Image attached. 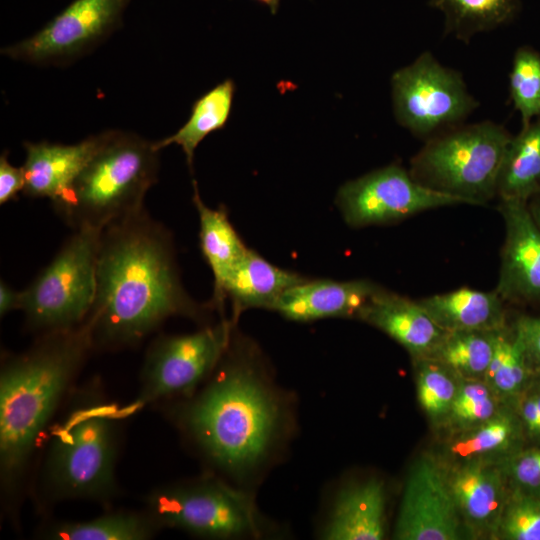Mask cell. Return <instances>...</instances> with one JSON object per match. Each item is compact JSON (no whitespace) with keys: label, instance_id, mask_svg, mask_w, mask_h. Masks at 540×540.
I'll list each match as a JSON object with an SVG mask.
<instances>
[{"label":"cell","instance_id":"obj_1","mask_svg":"<svg viewBox=\"0 0 540 540\" xmlns=\"http://www.w3.org/2000/svg\"><path fill=\"white\" fill-rule=\"evenodd\" d=\"M206 309L181 284L171 234L144 209L102 230L87 317L94 347L135 345L168 318L198 320Z\"/></svg>","mask_w":540,"mask_h":540},{"label":"cell","instance_id":"obj_2","mask_svg":"<svg viewBox=\"0 0 540 540\" xmlns=\"http://www.w3.org/2000/svg\"><path fill=\"white\" fill-rule=\"evenodd\" d=\"M94 348L86 319L80 325L43 333L26 352L6 358L0 373V481L12 497L37 441Z\"/></svg>","mask_w":540,"mask_h":540},{"label":"cell","instance_id":"obj_3","mask_svg":"<svg viewBox=\"0 0 540 540\" xmlns=\"http://www.w3.org/2000/svg\"><path fill=\"white\" fill-rule=\"evenodd\" d=\"M243 352L230 342L212 379L178 412L179 424L202 453L234 474L264 459L281 423L276 395Z\"/></svg>","mask_w":540,"mask_h":540},{"label":"cell","instance_id":"obj_4","mask_svg":"<svg viewBox=\"0 0 540 540\" xmlns=\"http://www.w3.org/2000/svg\"><path fill=\"white\" fill-rule=\"evenodd\" d=\"M159 151L136 133L111 130L69 190L53 203L74 230H103L144 209V198L157 182Z\"/></svg>","mask_w":540,"mask_h":540},{"label":"cell","instance_id":"obj_5","mask_svg":"<svg viewBox=\"0 0 540 540\" xmlns=\"http://www.w3.org/2000/svg\"><path fill=\"white\" fill-rule=\"evenodd\" d=\"M120 408L89 400L52 432L43 480L52 499H105L115 492Z\"/></svg>","mask_w":540,"mask_h":540},{"label":"cell","instance_id":"obj_6","mask_svg":"<svg viewBox=\"0 0 540 540\" xmlns=\"http://www.w3.org/2000/svg\"><path fill=\"white\" fill-rule=\"evenodd\" d=\"M512 136L482 121L430 139L412 161V176L434 190L483 204L496 195L500 167Z\"/></svg>","mask_w":540,"mask_h":540},{"label":"cell","instance_id":"obj_7","mask_svg":"<svg viewBox=\"0 0 540 540\" xmlns=\"http://www.w3.org/2000/svg\"><path fill=\"white\" fill-rule=\"evenodd\" d=\"M102 230H74L50 264L22 291L29 328L43 333L83 323L96 295L97 256Z\"/></svg>","mask_w":540,"mask_h":540},{"label":"cell","instance_id":"obj_8","mask_svg":"<svg viewBox=\"0 0 540 540\" xmlns=\"http://www.w3.org/2000/svg\"><path fill=\"white\" fill-rule=\"evenodd\" d=\"M145 502L160 528L212 539L260 534V517L251 498L214 478L156 488Z\"/></svg>","mask_w":540,"mask_h":540},{"label":"cell","instance_id":"obj_9","mask_svg":"<svg viewBox=\"0 0 540 540\" xmlns=\"http://www.w3.org/2000/svg\"><path fill=\"white\" fill-rule=\"evenodd\" d=\"M231 330V322L223 319L194 333L156 338L144 359L137 397L120 408L123 417L159 400L192 396L226 353Z\"/></svg>","mask_w":540,"mask_h":540},{"label":"cell","instance_id":"obj_10","mask_svg":"<svg viewBox=\"0 0 540 540\" xmlns=\"http://www.w3.org/2000/svg\"><path fill=\"white\" fill-rule=\"evenodd\" d=\"M391 92L397 122L419 137L457 126L478 106L462 75L430 52L394 72Z\"/></svg>","mask_w":540,"mask_h":540},{"label":"cell","instance_id":"obj_11","mask_svg":"<svg viewBox=\"0 0 540 540\" xmlns=\"http://www.w3.org/2000/svg\"><path fill=\"white\" fill-rule=\"evenodd\" d=\"M131 0H74L35 34L1 49L15 61L68 64L92 51L121 25Z\"/></svg>","mask_w":540,"mask_h":540},{"label":"cell","instance_id":"obj_12","mask_svg":"<svg viewBox=\"0 0 540 540\" xmlns=\"http://www.w3.org/2000/svg\"><path fill=\"white\" fill-rule=\"evenodd\" d=\"M336 204L347 224L364 227L467 202L423 185L404 168L393 164L343 184Z\"/></svg>","mask_w":540,"mask_h":540},{"label":"cell","instance_id":"obj_13","mask_svg":"<svg viewBox=\"0 0 540 540\" xmlns=\"http://www.w3.org/2000/svg\"><path fill=\"white\" fill-rule=\"evenodd\" d=\"M462 526L443 467L431 457L420 458L405 482L394 538L457 540Z\"/></svg>","mask_w":540,"mask_h":540},{"label":"cell","instance_id":"obj_14","mask_svg":"<svg viewBox=\"0 0 540 540\" xmlns=\"http://www.w3.org/2000/svg\"><path fill=\"white\" fill-rule=\"evenodd\" d=\"M505 224L496 292L504 301L540 306V228L526 202L501 201Z\"/></svg>","mask_w":540,"mask_h":540},{"label":"cell","instance_id":"obj_15","mask_svg":"<svg viewBox=\"0 0 540 540\" xmlns=\"http://www.w3.org/2000/svg\"><path fill=\"white\" fill-rule=\"evenodd\" d=\"M443 469L463 525L473 536H494L511 491L503 465L479 459Z\"/></svg>","mask_w":540,"mask_h":540},{"label":"cell","instance_id":"obj_16","mask_svg":"<svg viewBox=\"0 0 540 540\" xmlns=\"http://www.w3.org/2000/svg\"><path fill=\"white\" fill-rule=\"evenodd\" d=\"M111 130L91 135L72 145L60 143L24 142L26 159L24 195L48 198L52 203L61 199L89 160L105 143Z\"/></svg>","mask_w":540,"mask_h":540},{"label":"cell","instance_id":"obj_17","mask_svg":"<svg viewBox=\"0 0 540 540\" xmlns=\"http://www.w3.org/2000/svg\"><path fill=\"white\" fill-rule=\"evenodd\" d=\"M379 288L366 279L335 281L307 278L286 290L273 311L298 322L336 317L358 318Z\"/></svg>","mask_w":540,"mask_h":540},{"label":"cell","instance_id":"obj_18","mask_svg":"<svg viewBox=\"0 0 540 540\" xmlns=\"http://www.w3.org/2000/svg\"><path fill=\"white\" fill-rule=\"evenodd\" d=\"M358 319L387 334L415 359L430 357L446 334L418 301L382 287L371 297Z\"/></svg>","mask_w":540,"mask_h":540},{"label":"cell","instance_id":"obj_19","mask_svg":"<svg viewBox=\"0 0 540 540\" xmlns=\"http://www.w3.org/2000/svg\"><path fill=\"white\" fill-rule=\"evenodd\" d=\"M385 535V490L372 478L342 489L325 525L329 540H380Z\"/></svg>","mask_w":540,"mask_h":540},{"label":"cell","instance_id":"obj_20","mask_svg":"<svg viewBox=\"0 0 540 540\" xmlns=\"http://www.w3.org/2000/svg\"><path fill=\"white\" fill-rule=\"evenodd\" d=\"M307 277L273 265L248 249L224 286V299L232 305L233 321L251 308L273 310L281 295Z\"/></svg>","mask_w":540,"mask_h":540},{"label":"cell","instance_id":"obj_21","mask_svg":"<svg viewBox=\"0 0 540 540\" xmlns=\"http://www.w3.org/2000/svg\"><path fill=\"white\" fill-rule=\"evenodd\" d=\"M418 302L446 332L497 331L506 326L504 300L496 291L459 288Z\"/></svg>","mask_w":540,"mask_h":540},{"label":"cell","instance_id":"obj_22","mask_svg":"<svg viewBox=\"0 0 540 540\" xmlns=\"http://www.w3.org/2000/svg\"><path fill=\"white\" fill-rule=\"evenodd\" d=\"M193 188V202L200 222V248L214 280L211 304L222 310L224 286L249 248L231 224L226 210L209 208L200 197L196 181Z\"/></svg>","mask_w":540,"mask_h":540},{"label":"cell","instance_id":"obj_23","mask_svg":"<svg viewBox=\"0 0 540 540\" xmlns=\"http://www.w3.org/2000/svg\"><path fill=\"white\" fill-rule=\"evenodd\" d=\"M540 191V118L512 136L500 167L496 195L501 201L528 200Z\"/></svg>","mask_w":540,"mask_h":540},{"label":"cell","instance_id":"obj_24","mask_svg":"<svg viewBox=\"0 0 540 540\" xmlns=\"http://www.w3.org/2000/svg\"><path fill=\"white\" fill-rule=\"evenodd\" d=\"M236 86L226 79L198 98L191 109L187 122L174 134L153 142L156 150L179 145L192 171L194 153L198 145L214 131L224 128L232 110Z\"/></svg>","mask_w":540,"mask_h":540},{"label":"cell","instance_id":"obj_25","mask_svg":"<svg viewBox=\"0 0 540 540\" xmlns=\"http://www.w3.org/2000/svg\"><path fill=\"white\" fill-rule=\"evenodd\" d=\"M428 4L443 13L444 33L465 43L509 23L519 9V0H429Z\"/></svg>","mask_w":540,"mask_h":540},{"label":"cell","instance_id":"obj_26","mask_svg":"<svg viewBox=\"0 0 540 540\" xmlns=\"http://www.w3.org/2000/svg\"><path fill=\"white\" fill-rule=\"evenodd\" d=\"M524 436L519 418L513 411H499L491 419L465 429L450 446L453 458L462 461L479 460L493 453L518 450Z\"/></svg>","mask_w":540,"mask_h":540},{"label":"cell","instance_id":"obj_27","mask_svg":"<svg viewBox=\"0 0 540 540\" xmlns=\"http://www.w3.org/2000/svg\"><path fill=\"white\" fill-rule=\"evenodd\" d=\"M160 529L148 512H113L81 522L51 526L45 536L58 540H146Z\"/></svg>","mask_w":540,"mask_h":540},{"label":"cell","instance_id":"obj_28","mask_svg":"<svg viewBox=\"0 0 540 540\" xmlns=\"http://www.w3.org/2000/svg\"><path fill=\"white\" fill-rule=\"evenodd\" d=\"M534 372L514 325L496 332L491 361L483 381L501 399L514 400L530 385Z\"/></svg>","mask_w":540,"mask_h":540},{"label":"cell","instance_id":"obj_29","mask_svg":"<svg viewBox=\"0 0 540 540\" xmlns=\"http://www.w3.org/2000/svg\"><path fill=\"white\" fill-rule=\"evenodd\" d=\"M497 331L446 332L428 358L439 361L460 379L483 380L493 355Z\"/></svg>","mask_w":540,"mask_h":540},{"label":"cell","instance_id":"obj_30","mask_svg":"<svg viewBox=\"0 0 540 540\" xmlns=\"http://www.w3.org/2000/svg\"><path fill=\"white\" fill-rule=\"evenodd\" d=\"M509 88L523 125L540 118V54L533 48L523 46L515 52Z\"/></svg>","mask_w":540,"mask_h":540},{"label":"cell","instance_id":"obj_31","mask_svg":"<svg viewBox=\"0 0 540 540\" xmlns=\"http://www.w3.org/2000/svg\"><path fill=\"white\" fill-rule=\"evenodd\" d=\"M417 361V396L432 419L447 416L458 390L457 378L448 367L432 358Z\"/></svg>","mask_w":540,"mask_h":540},{"label":"cell","instance_id":"obj_32","mask_svg":"<svg viewBox=\"0 0 540 540\" xmlns=\"http://www.w3.org/2000/svg\"><path fill=\"white\" fill-rule=\"evenodd\" d=\"M461 382L447 415L453 424L467 429L499 412V397L483 380L461 379Z\"/></svg>","mask_w":540,"mask_h":540},{"label":"cell","instance_id":"obj_33","mask_svg":"<svg viewBox=\"0 0 540 540\" xmlns=\"http://www.w3.org/2000/svg\"><path fill=\"white\" fill-rule=\"evenodd\" d=\"M540 540V498L511 489L493 538Z\"/></svg>","mask_w":540,"mask_h":540},{"label":"cell","instance_id":"obj_34","mask_svg":"<svg viewBox=\"0 0 540 540\" xmlns=\"http://www.w3.org/2000/svg\"><path fill=\"white\" fill-rule=\"evenodd\" d=\"M503 467L511 489L540 498V445L511 454Z\"/></svg>","mask_w":540,"mask_h":540},{"label":"cell","instance_id":"obj_35","mask_svg":"<svg viewBox=\"0 0 540 540\" xmlns=\"http://www.w3.org/2000/svg\"><path fill=\"white\" fill-rule=\"evenodd\" d=\"M514 328L519 335L534 374L540 372V317L523 315L517 318Z\"/></svg>","mask_w":540,"mask_h":540},{"label":"cell","instance_id":"obj_36","mask_svg":"<svg viewBox=\"0 0 540 540\" xmlns=\"http://www.w3.org/2000/svg\"><path fill=\"white\" fill-rule=\"evenodd\" d=\"M25 187L23 167H15L9 161L7 152L0 157V203L4 204L17 198Z\"/></svg>","mask_w":540,"mask_h":540},{"label":"cell","instance_id":"obj_37","mask_svg":"<svg viewBox=\"0 0 540 540\" xmlns=\"http://www.w3.org/2000/svg\"><path fill=\"white\" fill-rule=\"evenodd\" d=\"M22 308V291H16L7 283H0V314L1 316L13 310Z\"/></svg>","mask_w":540,"mask_h":540},{"label":"cell","instance_id":"obj_38","mask_svg":"<svg viewBox=\"0 0 540 540\" xmlns=\"http://www.w3.org/2000/svg\"><path fill=\"white\" fill-rule=\"evenodd\" d=\"M528 209L540 228V191L534 194L527 202Z\"/></svg>","mask_w":540,"mask_h":540},{"label":"cell","instance_id":"obj_39","mask_svg":"<svg viewBox=\"0 0 540 540\" xmlns=\"http://www.w3.org/2000/svg\"><path fill=\"white\" fill-rule=\"evenodd\" d=\"M264 5H266L272 14H275L279 7L280 0H256Z\"/></svg>","mask_w":540,"mask_h":540},{"label":"cell","instance_id":"obj_40","mask_svg":"<svg viewBox=\"0 0 540 540\" xmlns=\"http://www.w3.org/2000/svg\"><path fill=\"white\" fill-rule=\"evenodd\" d=\"M528 388H535L540 390V372L534 374Z\"/></svg>","mask_w":540,"mask_h":540}]
</instances>
